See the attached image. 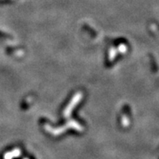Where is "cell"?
<instances>
[{
	"instance_id": "2",
	"label": "cell",
	"mask_w": 159,
	"mask_h": 159,
	"mask_svg": "<svg viewBox=\"0 0 159 159\" xmlns=\"http://www.w3.org/2000/svg\"><path fill=\"white\" fill-rule=\"evenodd\" d=\"M82 98H83V93H82L78 92L75 94H74V96L72 97V98L70 101V102L68 103V105L66 107V108L64 109V111H63V116L65 118L70 117V115H71L73 109L77 106L78 103L81 101Z\"/></svg>"
},
{
	"instance_id": "1",
	"label": "cell",
	"mask_w": 159,
	"mask_h": 159,
	"mask_svg": "<svg viewBox=\"0 0 159 159\" xmlns=\"http://www.w3.org/2000/svg\"><path fill=\"white\" fill-rule=\"evenodd\" d=\"M70 128L76 130L77 132H81L84 131L83 126L80 125L77 121H75L74 119H71V120H69V121L67 122V124H65L64 126H63V127H59V128H52L51 126L48 125V124L45 126V129H46V132L50 133V134L54 135V136H59V135L63 133L66 130L70 129Z\"/></svg>"
},
{
	"instance_id": "3",
	"label": "cell",
	"mask_w": 159,
	"mask_h": 159,
	"mask_svg": "<svg viewBox=\"0 0 159 159\" xmlns=\"http://www.w3.org/2000/svg\"><path fill=\"white\" fill-rule=\"evenodd\" d=\"M21 154V151L20 149H13L11 152H7L6 154L4 155V159H13L16 157H20V155Z\"/></svg>"
},
{
	"instance_id": "6",
	"label": "cell",
	"mask_w": 159,
	"mask_h": 159,
	"mask_svg": "<svg viewBox=\"0 0 159 159\" xmlns=\"http://www.w3.org/2000/svg\"><path fill=\"white\" fill-rule=\"evenodd\" d=\"M122 124H123L124 127H127V126H128V124H129L128 119L127 118V116H125V115H124V117H123V119H122Z\"/></svg>"
},
{
	"instance_id": "5",
	"label": "cell",
	"mask_w": 159,
	"mask_h": 159,
	"mask_svg": "<svg viewBox=\"0 0 159 159\" xmlns=\"http://www.w3.org/2000/svg\"><path fill=\"white\" fill-rule=\"evenodd\" d=\"M118 52L119 53H122V54H124V53L127 51V47H126L125 45L124 44H120L118 47Z\"/></svg>"
},
{
	"instance_id": "4",
	"label": "cell",
	"mask_w": 159,
	"mask_h": 159,
	"mask_svg": "<svg viewBox=\"0 0 159 159\" xmlns=\"http://www.w3.org/2000/svg\"><path fill=\"white\" fill-rule=\"evenodd\" d=\"M117 53H118V50L115 48H111L110 49V51H109V59L110 61H113L115 59V58L116 57L117 55Z\"/></svg>"
},
{
	"instance_id": "7",
	"label": "cell",
	"mask_w": 159,
	"mask_h": 159,
	"mask_svg": "<svg viewBox=\"0 0 159 159\" xmlns=\"http://www.w3.org/2000/svg\"><path fill=\"white\" fill-rule=\"evenodd\" d=\"M25 159H28V158H25Z\"/></svg>"
}]
</instances>
